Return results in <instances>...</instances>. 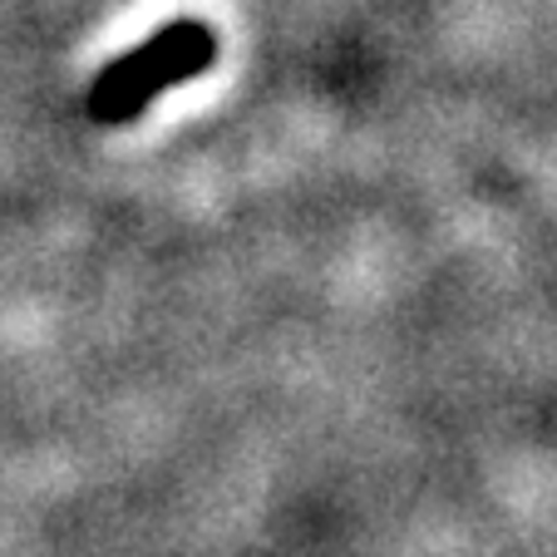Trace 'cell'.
I'll return each instance as SVG.
<instances>
[{
	"label": "cell",
	"mask_w": 557,
	"mask_h": 557,
	"mask_svg": "<svg viewBox=\"0 0 557 557\" xmlns=\"http://www.w3.org/2000/svg\"><path fill=\"white\" fill-rule=\"evenodd\" d=\"M218 60V35L202 21H173L158 35H148L144 45H134L128 54H119L114 64L99 70V79L85 95V114L95 124H128L138 119L158 95L188 85L198 74L212 70Z\"/></svg>",
	"instance_id": "obj_1"
}]
</instances>
